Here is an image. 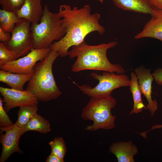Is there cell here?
I'll return each instance as SVG.
<instances>
[{
    "label": "cell",
    "instance_id": "obj_14",
    "mask_svg": "<svg viewBox=\"0 0 162 162\" xmlns=\"http://www.w3.org/2000/svg\"><path fill=\"white\" fill-rule=\"evenodd\" d=\"M43 11L41 0H25L16 13L20 19H26L34 24L38 23Z\"/></svg>",
    "mask_w": 162,
    "mask_h": 162
},
{
    "label": "cell",
    "instance_id": "obj_15",
    "mask_svg": "<svg viewBox=\"0 0 162 162\" xmlns=\"http://www.w3.org/2000/svg\"><path fill=\"white\" fill-rule=\"evenodd\" d=\"M115 5L124 10L150 14L153 8L148 0H112Z\"/></svg>",
    "mask_w": 162,
    "mask_h": 162
},
{
    "label": "cell",
    "instance_id": "obj_2",
    "mask_svg": "<svg viewBox=\"0 0 162 162\" xmlns=\"http://www.w3.org/2000/svg\"><path fill=\"white\" fill-rule=\"evenodd\" d=\"M112 41L97 45L87 44L84 40L77 46H73L69 51L70 58L77 57L71 68L73 72H78L85 70H92L124 74V69L118 64H112L107 56L108 50L115 47L117 44Z\"/></svg>",
    "mask_w": 162,
    "mask_h": 162
},
{
    "label": "cell",
    "instance_id": "obj_10",
    "mask_svg": "<svg viewBox=\"0 0 162 162\" xmlns=\"http://www.w3.org/2000/svg\"><path fill=\"white\" fill-rule=\"evenodd\" d=\"M0 129V142L2 145L0 162L6 161L14 153L17 152L22 154L19 148V142L21 136L20 128L15 122L12 126Z\"/></svg>",
    "mask_w": 162,
    "mask_h": 162
},
{
    "label": "cell",
    "instance_id": "obj_16",
    "mask_svg": "<svg viewBox=\"0 0 162 162\" xmlns=\"http://www.w3.org/2000/svg\"><path fill=\"white\" fill-rule=\"evenodd\" d=\"M32 73L19 74L0 70V81L6 84L11 88L24 90V84L30 80Z\"/></svg>",
    "mask_w": 162,
    "mask_h": 162
},
{
    "label": "cell",
    "instance_id": "obj_29",
    "mask_svg": "<svg viewBox=\"0 0 162 162\" xmlns=\"http://www.w3.org/2000/svg\"><path fill=\"white\" fill-rule=\"evenodd\" d=\"M162 128V124H156L153 126L150 130H153L157 128Z\"/></svg>",
    "mask_w": 162,
    "mask_h": 162
},
{
    "label": "cell",
    "instance_id": "obj_1",
    "mask_svg": "<svg viewBox=\"0 0 162 162\" xmlns=\"http://www.w3.org/2000/svg\"><path fill=\"white\" fill-rule=\"evenodd\" d=\"M91 11L88 5L80 8H71L65 4L60 5L58 14L63 19L66 33L62 39L52 44L50 49L57 51L61 57H64L68 55L70 47L80 44L89 33L96 31L102 35L105 29L99 23L100 16L97 13L91 14Z\"/></svg>",
    "mask_w": 162,
    "mask_h": 162
},
{
    "label": "cell",
    "instance_id": "obj_30",
    "mask_svg": "<svg viewBox=\"0 0 162 162\" xmlns=\"http://www.w3.org/2000/svg\"><path fill=\"white\" fill-rule=\"evenodd\" d=\"M98 1H99V2H101V3H102L103 2H104V0H96Z\"/></svg>",
    "mask_w": 162,
    "mask_h": 162
},
{
    "label": "cell",
    "instance_id": "obj_9",
    "mask_svg": "<svg viewBox=\"0 0 162 162\" xmlns=\"http://www.w3.org/2000/svg\"><path fill=\"white\" fill-rule=\"evenodd\" d=\"M0 93L4 103V108L8 113L15 107L38 105L39 100L30 92L0 87Z\"/></svg>",
    "mask_w": 162,
    "mask_h": 162
},
{
    "label": "cell",
    "instance_id": "obj_5",
    "mask_svg": "<svg viewBox=\"0 0 162 162\" xmlns=\"http://www.w3.org/2000/svg\"><path fill=\"white\" fill-rule=\"evenodd\" d=\"M33 48H50L53 42L58 41L65 35L66 29L63 19L58 13L52 12L45 5L39 23L32 24L31 27Z\"/></svg>",
    "mask_w": 162,
    "mask_h": 162
},
{
    "label": "cell",
    "instance_id": "obj_18",
    "mask_svg": "<svg viewBox=\"0 0 162 162\" xmlns=\"http://www.w3.org/2000/svg\"><path fill=\"white\" fill-rule=\"evenodd\" d=\"M130 77L129 86L133 97L134 105L130 115L133 113L137 114L141 112L143 108H147L143 104L141 97L142 93L140 88L138 78L134 72L131 73Z\"/></svg>",
    "mask_w": 162,
    "mask_h": 162
},
{
    "label": "cell",
    "instance_id": "obj_20",
    "mask_svg": "<svg viewBox=\"0 0 162 162\" xmlns=\"http://www.w3.org/2000/svg\"><path fill=\"white\" fill-rule=\"evenodd\" d=\"M38 110V105L26 106L20 107L17 113L18 119L16 122L17 126L21 128L37 113Z\"/></svg>",
    "mask_w": 162,
    "mask_h": 162
},
{
    "label": "cell",
    "instance_id": "obj_27",
    "mask_svg": "<svg viewBox=\"0 0 162 162\" xmlns=\"http://www.w3.org/2000/svg\"><path fill=\"white\" fill-rule=\"evenodd\" d=\"M46 161V162H64V161L51 153L47 157Z\"/></svg>",
    "mask_w": 162,
    "mask_h": 162
},
{
    "label": "cell",
    "instance_id": "obj_6",
    "mask_svg": "<svg viewBox=\"0 0 162 162\" xmlns=\"http://www.w3.org/2000/svg\"><path fill=\"white\" fill-rule=\"evenodd\" d=\"M90 75L99 82L98 84L93 88L86 84L80 86L73 82L84 94L91 97L111 94L116 89L129 86L130 85V79L124 73L116 74L113 72L104 71L101 75L92 73Z\"/></svg>",
    "mask_w": 162,
    "mask_h": 162
},
{
    "label": "cell",
    "instance_id": "obj_19",
    "mask_svg": "<svg viewBox=\"0 0 162 162\" xmlns=\"http://www.w3.org/2000/svg\"><path fill=\"white\" fill-rule=\"evenodd\" d=\"M21 19L16 12L0 9V28L5 32L11 33L15 24Z\"/></svg>",
    "mask_w": 162,
    "mask_h": 162
},
{
    "label": "cell",
    "instance_id": "obj_8",
    "mask_svg": "<svg viewBox=\"0 0 162 162\" xmlns=\"http://www.w3.org/2000/svg\"><path fill=\"white\" fill-rule=\"evenodd\" d=\"M50 50V48L40 49L33 48L25 56L5 64L0 65V69L14 73H32L38 62L44 59Z\"/></svg>",
    "mask_w": 162,
    "mask_h": 162
},
{
    "label": "cell",
    "instance_id": "obj_25",
    "mask_svg": "<svg viewBox=\"0 0 162 162\" xmlns=\"http://www.w3.org/2000/svg\"><path fill=\"white\" fill-rule=\"evenodd\" d=\"M152 74L156 83L158 85H162V68L156 69Z\"/></svg>",
    "mask_w": 162,
    "mask_h": 162
},
{
    "label": "cell",
    "instance_id": "obj_17",
    "mask_svg": "<svg viewBox=\"0 0 162 162\" xmlns=\"http://www.w3.org/2000/svg\"><path fill=\"white\" fill-rule=\"evenodd\" d=\"M50 126L48 120L37 113L20 128L21 134L22 135L29 131H35L46 134L51 130Z\"/></svg>",
    "mask_w": 162,
    "mask_h": 162
},
{
    "label": "cell",
    "instance_id": "obj_4",
    "mask_svg": "<svg viewBox=\"0 0 162 162\" xmlns=\"http://www.w3.org/2000/svg\"><path fill=\"white\" fill-rule=\"evenodd\" d=\"M111 94L91 97L81 114L84 120L93 122L85 130L95 131L99 129L111 130L116 126V116L111 113V110L116 106V99Z\"/></svg>",
    "mask_w": 162,
    "mask_h": 162
},
{
    "label": "cell",
    "instance_id": "obj_13",
    "mask_svg": "<svg viewBox=\"0 0 162 162\" xmlns=\"http://www.w3.org/2000/svg\"><path fill=\"white\" fill-rule=\"evenodd\" d=\"M109 151L116 156L118 162H134V156L138 152L137 146L131 141L114 142Z\"/></svg>",
    "mask_w": 162,
    "mask_h": 162
},
{
    "label": "cell",
    "instance_id": "obj_3",
    "mask_svg": "<svg viewBox=\"0 0 162 162\" xmlns=\"http://www.w3.org/2000/svg\"><path fill=\"white\" fill-rule=\"evenodd\" d=\"M59 56L56 51L50 50L46 57L34 66L26 90L34 95L39 101L47 102L56 99L62 94L53 74L52 67Z\"/></svg>",
    "mask_w": 162,
    "mask_h": 162
},
{
    "label": "cell",
    "instance_id": "obj_26",
    "mask_svg": "<svg viewBox=\"0 0 162 162\" xmlns=\"http://www.w3.org/2000/svg\"><path fill=\"white\" fill-rule=\"evenodd\" d=\"M11 35L10 33L4 32L0 28V41L4 43L8 41L10 39Z\"/></svg>",
    "mask_w": 162,
    "mask_h": 162
},
{
    "label": "cell",
    "instance_id": "obj_28",
    "mask_svg": "<svg viewBox=\"0 0 162 162\" xmlns=\"http://www.w3.org/2000/svg\"><path fill=\"white\" fill-rule=\"evenodd\" d=\"M153 8L162 11V0H148Z\"/></svg>",
    "mask_w": 162,
    "mask_h": 162
},
{
    "label": "cell",
    "instance_id": "obj_12",
    "mask_svg": "<svg viewBox=\"0 0 162 162\" xmlns=\"http://www.w3.org/2000/svg\"><path fill=\"white\" fill-rule=\"evenodd\" d=\"M151 19L142 30L134 36L136 39L152 38L162 42V11L154 8L152 9Z\"/></svg>",
    "mask_w": 162,
    "mask_h": 162
},
{
    "label": "cell",
    "instance_id": "obj_23",
    "mask_svg": "<svg viewBox=\"0 0 162 162\" xmlns=\"http://www.w3.org/2000/svg\"><path fill=\"white\" fill-rule=\"evenodd\" d=\"M25 0H0V4L3 10L16 12L23 5Z\"/></svg>",
    "mask_w": 162,
    "mask_h": 162
},
{
    "label": "cell",
    "instance_id": "obj_7",
    "mask_svg": "<svg viewBox=\"0 0 162 162\" xmlns=\"http://www.w3.org/2000/svg\"><path fill=\"white\" fill-rule=\"evenodd\" d=\"M30 23L26 19H21L15 24L10 40L4 43L9 50L15 53L17 59L27 55L33 48Z\"/></svg>",
    "mask_w": 162,
    "mask_h": 162
},
{
    "label": "cell",
    "instance_id": "obj_24",
    "mask_svg": "<svg viewBox=\"0 0 162 162\" xmlns=\"http://www.w3.org/2000/svg\"><path fill=\"white\" fill-rule=\"evenodd\" d=\"M3 102L0 98V127L6 128L13 125L14 124L12 122L7 114V112L3 107Z\"/></svg>",
    "mask_w": 162,
    "mask_h": 162
},
{
    "label": "cell",
    "instance_id": "obj_21",
    "mask_svg": "<svg viewBox=\"0 0 162 162\" xmlns=\"http://www.w3.org/2000/svg\"><path fill=\"white\" fill-rule=\"evenodd\" d=\"M51 147V153L64 160L67 148L63 139L60 137H56L49 142Z\"/></svg>",
    "mask_w": 162,
    "mask_h": 162
},
{
    "label": "cell",
    "instance_id": "obj_11",
    "mask_svg": "<svg viewBox=\"0 0 162 162\" xmlns=\"http://www.w3.org/2000/svg\"><path fill=\"white\" fill-rule=\"evenodd\" d=\"M134 72L138 78L141 93L148 101L146 108L153 116L158 109V105L156 100H153L152 97V84L154 79L151 69L141 65L135 68Z\"/></svg>",
    "mask_w": 162,
    "mask_h": 162
},
{
    "label": "cell",
    "instance_id": "obj_22",
    "mask_svg": "<svg viewBox=\"0 0 162 162\" xmlns=\"http://www.w3.org/2000/svg\"><path fill=\"white\" fill-rule=\"evenodd\" d=\"M15 53L9 50L3 42H0V65H4L16 59Z\"/></svg>",
    "mask_w": 162,
    "mask_h": 162
}]
</instances>
